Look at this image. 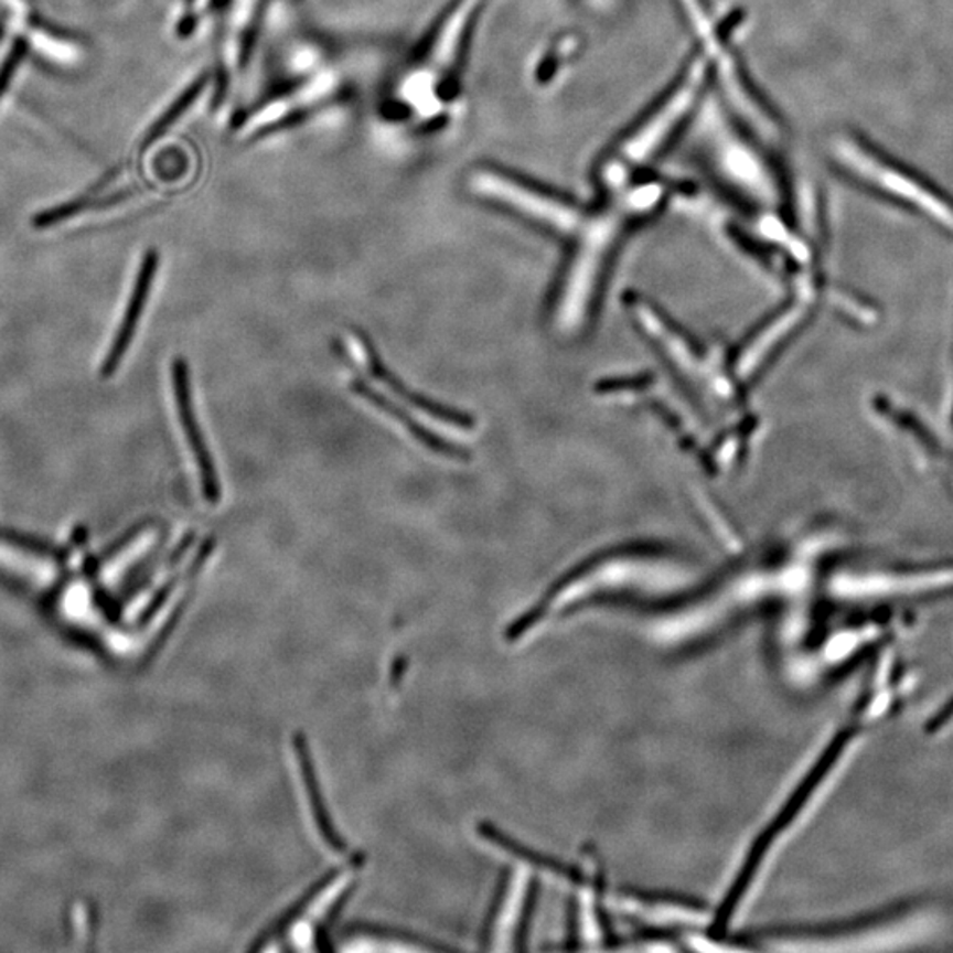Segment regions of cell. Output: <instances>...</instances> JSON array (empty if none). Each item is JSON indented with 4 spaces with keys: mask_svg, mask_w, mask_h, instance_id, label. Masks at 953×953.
I'll return each instance as SVG.
<instances>
[{
    "mask_svg": "<svg viewBox=\"0 0 953 953\" xmlns=\"http://www.w3.org/2000/svg\"><path fill=\"white\" fill-rule=\"evenodd\" d=\"M350 387L364 401L370 403L371 406H375L376 410L384 411L390 419L396 420L397 424H401L405 431L414 440L419 441L420 446L431 450L435 454L443 456L447 459H454V461H468L470 459V452L467 449L456 446V443L446 440V438L438 437L435 432L429 431L428 428H424L422 424L417 422L411 415L406 414L401 406L390 401L384 394H379L378 390L367 385L364 379H352Z\"/></svg>",
    "mask_w": 953,
    "mask_h": 953,
    "instance_id": "cell-10",
    "label": "cell"
},
{
    "mask_svg": "<svg viewBox=\"0 0 953 953\" xmlns=\"http://www.w3.org/2000/svg\"><path fill=\"white\" fill-rule=\"evenodd\" d=\"M838 588L846 596L856 597H906L949 591L953 590V564L872 570L840 579Z\"/></svg>",
    "mask_w": 953,
    "mask_h": 953,
    "instance_id": "cell-5",
    "label": "cell"
},
{
    "mask_svg": "<svg viewBox=\"0 0 953 953\" xmlns=\"http://www.w3.org/2000/svg\"><path fill=\"white\" fill-rule=\"evenodd\" d=\"M173 396H175L176 415L181 420L182 431L190 446L194 463L199 468L203 496L211 505H216L221 499L219 479L216 467L203 438L199 419L194 415L193 397H191L190 367L185 358L176 357L172 364Z\"/></svg>",
    "mask_w": 953,
    "mask_h": 953,
    "instance_id": "cell-7",
    "label": "cell"
},
{
    "mask_svg": "<svg viewBox=\"0 0 953 953\" xmlns=\"http://www.w3.org/2000/svg\"><path fill=\"white\" fill-rule=\"evenodd\" d=\"M834 152L838 161L860 181L867 182L888 196L902 200L920 208L923 214L953 232V200L935 190L934 184L920 175L909 173L904 167L882 158L878 150L856 138H837Z\"/></svg>",
    "mask_w": 953,
    "mask_h": 953,
    "instance_id": "cell-2",
    "label": "cell"
},
{
    "mask_svg": "<svg viewBox=\"0 0 953 953\" xmlns=\"http://www.w3.org/2000/svg\"><path fill=\"white\" fill-rule=\"evenodd\" d=\"M158 267V251H147L143 260H141L140 269H138L135 285H132L131 296H129L122 320H120L119 326H117V334H115L110 349L106 352L101 370H99L101 378H111L115 375V371L119 370L120 362H122L124 355L128 352L129 344H131L132 338H135V332H137L141 313L146 309L150 287H152V281H154Z\"/></svg>",
    "mask_w": 953,
    "mask_h": 953,
    "instance_id": "cell-9",
    "label": "cell"
},
{
    "mask_svg": "<svg viewBox=\"0 0 953 953\" xmlns=\"http://www.w3.org/2000/svg\"><path fill=\"white\" fill-rule=\"evenodd\" d=\"M472 188L485 199L507 205L512 211L534 219L538 225L570 238L579 229L588 211L578 207L564 196L538 190L535 185L517 181L494 170H476L472 175Z\"/></svg>",
    "mask_w": 953,
    "mask_h": 953,
    "instance_id": "cell-4",
    "label": "cell"
},
{
    "mask_svg": "<svg viewBox=\"0 0 953 953\" xmlns=\"http://www.w3.org/2000/svg\"><path fill=\"white\" fill-rule=\"evenodd\" d=\"M708 71V58L703 55L694 58L666 97L609 150L599 170V182L606 194L629 188L634 173L666 146L702 99Z\"/></svg>",
    "mask_w": 953,
    "mask_h": 953,
    "instance_id": "cell-1",
    "label": "cell"
},
{
    "mask_svg": "<svg viewBox=\"0 0 953 953\" xmlns=\"http://www.w3.org/2000/svg\"><path fill=\"white\" fill-rule=\"evenodd\" d=\"M297 756H299L300 770H302V781H304L306 793H308L311 811H313L314 823H317L318 832L325 838V843L334 849V852H346V844L343 843L341 835L335 832L332 825L331 817L326 814V807L323 805L322 793L318 785L317 773H314L313 759L309 758L308 746L304 738L296 737L293 740Z\"/></svg>",
    "mask_w": 953,
    "mask_h": 953,
    "instance_id": "cell-11",
    "label": "cell"
},
{
    "mask_svg": "<svg viewBox=\"0 0 953 953\" xmlns=\"http://www.w3.org/2000/svg\"><path fill=\"white\" fill-rule=\"evenodd\" d=\"M953 722V702H950L949 705H944V708H941L938 714L934 715V719H931L929 722V731L938 732L941 729H944V726H949V724Z\"/></svg>",
    "mask_w": 953,
    "mask_h": 953,
    "instance_id": "cell-13",
    "label": "cell"
},
{
    "mask_svg": "<svg viewBox=\"0 0 953 953\" xmlns=\"http://www.w3.org/2000/svg\"><path fill=\"white\" fill-rule=\"evenodd\" d=\"M355 338H357L358 346H361L362 353H364V361H366V366L370 367L371 376H375L379 384H384L388 390H393L401 401L414 406L415 410L429 415L431 419L438 420V422L452 426V428L467 429V431L475 428V419H473L472 415L464 414V411L458 410V408L440 405V403L432 401V399L420 396V394H415L414 390L406 387L401 379L387 370V366L379 358L378 352H376L375 344L371 343L370 338L364 332L357 331Z\"/></svg>",
    "mask_w": 953,
    "mask_h": 953,
    "instance_id": "cell-8",
    "label": "cell"
},
{
    "mask_svg": "<svg viewBox=\"0 0 953 953\" xmlns=\"http://www.w3.org/2000/svg\"><path fill=\"white\" fill-rule=\"evenodd\" d=\"M874 410L878 411L879 419L885 420L888 428L893 429L897 437L904 441L914 458L931 467L938 479L949 485L953 496V452L944 447L934 429L929 428L920 419V415L908 410L906 406L897 405V401L888 397L874 403Z\"/></svg>",
    "mask_w": 953,
    "mask_h": 953,
    "instance_id": "cell-6",
    "label": "cell"
},
{
    "mask_svg": "<svg viewBox=\"0 0 953 953\" xmlns=\"http://www.w3.org/2000/svg\"><path fill=\"white\" fill-rule=\"evenodd\" d=\"M710 106L703 114L702 128L703 141L715 170L750 200L759 205L763 203V207H773L781 190L772 168L743 135L732 129L731 122L720 114V106Z\"/></svg>",
    "mask_w": 953,
    "mask_h": 953,
    "instance_id": "cell-3",
    "label": "cell"
},
{
    "mask_svg": "<svg viewBox=\"0 0 953 953\" xmlns=\"http://www.w3.org/2000/svg\"><path fill=\"white\" fill-rule=\"evenodd\" d=\"M14 52H11L9 55L8 62H6V66L2 67V75H0V96L4 94V88L8 87L9 78L8 76L13 73V69H17L18 62L22 58L23 49L18 44L17 49H13Z\"/></svg>",
    "mask_w": 953,
    "mask_h": 953,
    "instance_id": "cell-12",
    "label": "cell"
}]
</instances>
